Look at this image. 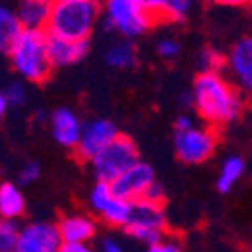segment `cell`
I'll list each match as a JSON object with an SVG mask.
<instances>
[{
    "label": "cell",
    "instance_id": "2e32d148",
    "mask_svg": "<svg viewBox=\"0 0 252 252\" xmlns=\"http://www.w3.org/2000/svg\"><path fill=\"white\" fill-rule=\"evenodd\" d=\"M51 0L49 2H20L16 16L25 31H45L49 23Z\"/></svg>",
    "mask_w": 252,
    "mask_h": 252
},
{
    "label": "cell",
    "instance_id": "cb8c5ba5",
    "mask_svg": "<svg viewBox=\"0 0 252 252\" xmlns=\"http://www.w3.org/2000/svg\"><path fill=\"white\" fill-rule=\"evenodd\" d=\"M192 0H167V23H184L190 14Z\"/></svg>",
    "mask_w": 252,
    "mask_h": 252
},
{
    "label": "cell",
    "instance_id": "ac0fdd59",
    "mask_svg": "<svg viewBox=\"0 0 252 252\" xmlns=\"http://www.w3.org/2000/svg\"><path fill=\"white\" fill-rule=\"evenodd\" d=\"M244 170H246V163L240 156L226 158L220 165V174H218V180H216V190L220 194H228L240 182V178L244 176Z\"/></svg>",
    "mask_w": 252,
    "mask_h": 252
},
{
    "label": "cell",
    "instance_id": "7a4b0ae2",
    "mask_svg": "<svg viewBox=\"0 0 252 252\" xmlns=\"http://www.w3.org/2000/svg\"><path fill=\"white\" fill-rule=\"evenodd\" d=\"M99 0H51V12L45 32L57 38L89 40L101 16Z\"/></svg>",
    "mask_w": 252,
    "mask_h": 252
},
{
    "label": "cell",
    "instance_id": "7c38bea8",
    "mask_svg": "<svg viewBox=\"0 0 252 252\" xmlns=\"http://www.w3.org/2000/svg\"><path fill=\"white\" fill-rule=\"evenodd\" d=\"M228 71L232 73L236 87L252 93V36H242L226 55Z\"/></svg>",
    "mask_w": 252,
    "mask_h": 252
},
{
    "label": "cell",
    "instance_id": "8fae6325",
    "mask_svg": "<svg viewBox=\"0 0 252 252\" xmlns=\"http://www.w3.org/2000/svg\"><path fill=\"white\" fill-rule=\"evenodd\" d=\"M49 127L53 139L65 150H77L83 133V121L69 107H59L49 113Z\"/></svg>",
    "mask_w": 252,
    "mask_h": 252
},
{
    "label": "cell",
    "instance_id": "f1b7e54d",
    "mask_svg": "<svg viewBox=\"0 0 252 252\" xmlns=\"http://www.w3.org/2000/svg\"><path fill=\"white\" fill-rule=\"evenodd\" d=\"M148 252H186V250H184V244L176 236H163L159 242L150 244Z\"/></svg>",
    "mask_w": 252,
    "mask_h": 252
},
{
    "label": "cell",
    "instance_id": "7402d4cb",
    "mask_svg": "<svg viewBox=\"0 0 252 252\" xmlns=\"http://www.w3.org/2000/svg\"><path fill=\"white\" fill-rule=\"evenodd\" d=\"M20 226L16 220L0 218V252H14Z\"/></svg>",
    "mask_w": 252,
    "mask_h": 252
},
{
    "label": "cell",
    "instance_id": "d6a6232c",
    "mask_svg": "<svg viewBox=\"0 0 252 252\" xmlns=\"http://www.w3.org/2000/svg\"><path fill=\"white\" fill-rule=\"evenodd\" d=\"M61 252H93L89 244H63Z\"/></svg>",
    "mask_w": 252,
    "mask_h": 252
},
{
    "label": "cell",
    "instance_id": "9a60e30c",
    "mask_svg": "<svg viewBox=\"0 0 252 252\" xmlns=\"http://www.w3.org/2000/svg\"><path fill=\"white\" fill-rule=\"evenodd\" d=\"M27 212V200L16 182H0V218L18 220Z\"/></svg>",
    "mask_w": 252,
    "mask_h": 252
},
{
    "label": "cell",
    "instance_id": "6da1fadb",
    "mask_svg": "<svg viewBox=\"0 0 252 252\" xmlns=\"http://www.w3.org/2000/svg\"><path fill=\"white\" fill-rule=\"evenodd\" d=\"M192 105L210 127L236 121L244 111V101L236 85L222 73L200 71L192 83Z\"/></svg>",
    "mask_w": 252,
    "mask_h": 252
},
{
    "label": "cell",
    "instance_id": "836d02e7",
    "mask_svg": "<svg viewBox=\"0 0 252 252\" xmlns=\"http://www.w3.org/2000/svg\"><path fill=\"white\" fill-rule=\"evenodd\" d=\"M218 4H222V6H246L248 0H218Z\"/></svg>",
    "mask_w": 252,
    "mask_h": 252
},
{
    "label": "cell",
    "instance_id": "d6986e66",
    "mask_svg": "<svg viewBox=\"0 0 252 252\" xmlns=\"http://www.w3.org/2000/svg\"><path fill=\"white\" fill-rule=\"evenodd\" d=\"M20 31H23V27L18 23L16 10H10L8 6L0 4V53H8Z\"/></svg>",
    "mask_w": 252,
    "mask_h": 252
},
{
    "label": "cell",
    "instance_id": "e575fe53",
    "mask_svg": "<svg viewBox=\"0 0 252 252\" xmlns=\"http://www.w3.org/2000/svg\"><path fill=\"white\" fill-rule=\"evenodd\" d=\"M10 107H8V103H6V97H4V93H0V121L4 119V115H6V111H8Z\"/></svg>",
    "mask_w": 252,
    "mask_h": 252
},
{
    "label": "cell",
    "instance_id": "8d00e7d4",
    "mask_svg": "<svg viewBox=\"0 0 252 252\" xmlns=\"http://www.w3.org/2000/svg\"><path fill=\"white\" fill-rule=\"evenodd\" d=\"M20 2H49V0H20Z\"/></svg>",
    "mask_w": 252,
    "mask_h": 252
},
{
    "label": "cell",
    "instance_id": "74e56055",
    "mask_svg": "<svg viewBox=\"0 0 252 252\" xmlns=\"http://www.w3.org/2000/svg\"><path fill=\"white\" fill-rule=\"evenodd\" d=\"M204 2H208V4H218V0H204Z\"/></svg>",
    "mask_w": 252,
    "mask_h": 252
},
{
    "label": "cell",
    "instance_id": "1f68e13d",
    "mask_svg": "<svg viewBox=\"0 0 252 252\" xmlns=\"http://www.w3.org/2000/svg\"><path fill=\"white\" fill-rule=\"evenodd\" d=\"M103 252H125V248L113 238H105L103 240Z\"/></svg>",
    "mask_w": 252,
    "mask_h": 252
},
{
    "label": "cell",
    "instance_id": "f546056e",
    "mask_svg": "<svg viewBox=\"0 0 252 252\" xmlns=\"http://www.w3.org/2000/svg\"><path fill=\"white\" fill-rule=\"evenodd\" d=\"M141 200H150V202H156V204H165V190H163V186L159 182H154Z\"/></svg>",
    "mask_w": 252,
    "mask_h": 252
},
{
    "label": "cell",
    "instance_id": "5bb4252c",
    "mask_svg": "<svg viewBox=\"0 0 252 252\" xmlns=\"http://www.w3.org/2000/svg\"><path fill=\"white\" fill-rule=\"evenodd\" d=\"M89 53V40H81V43H73V40L65 38H57L47 34V55L53 69H63V67H71L81 59H85Z\"/></svg>",
    "mask_w": 252,
    "mask_h": 252
},
{
    "label": "cell",
    "instance_id": "44dd1931",
    "mask_svg": "<svg viewBox=\"0 0 252 252\" xmlns=\"http://www.w3.org/2000/svg\"><path fill=\"white\" fill-rule=\"evenodd\" d=\"M115 198L113 190H111V184H105V182H97L91 192H89V206L93 210V214L101 216V212L105 210V206H107L111 200Z\"/></svg>",
    "mask_w": 252,
    "mask_h": 252
},
{
    "label": "cell",
    "instance_id": "484cf974",
    "mask_svg": "<svg viewBox=\"0 0 252 252\" xmlns=\"http://www.w3.org/2000/svg\"><path fill=\"white\" fill-rule=\"evenodd\" d=\"M156 23H167V0H137Z\"/></svg>",
    "mask_w": 252,
    "mask_h": 252
},
{
    "label": "cell",
    "instance_id": "f35d334b",
    "mask_svg": "<svg viewBox=\"0 0 252 252\" xmlns=\"http://www.w3.org/2000/svg\"><path fill=\"white\" fill-rule=\"evenodd\" d=\"M248 4H250V6H252V0H248Z\"/></svg>",
    "mask_w": 252,
    "mask_h": 252
},
{
    "label": "cell",
    "instance_id": "9c48e42d",
    "mask_svg": "<svg viewBox=\"0 0 252 252\" xmlns=\"http://www.w3.org/2000/svg\"><path fill=\"white\" fill-rule=\"evenodd\" d=\"M63 238L53 222H29L20 226L14 252H61Z\"/></svg>",
    "mask_w": 252,
    "mask_h": 252
},
{
    "label": "cell",
    "instance_id": "d4e9b609",
    "mask_svg": "<svg viewBox=\"0 0 252 252\" xmlns=\"http://www.w3.org/2000/svg\"><path fill=\"white\" fill-rule=\"evenodd\" d=\"M4 97H6V103L8 107L14 109V107H23L29 99V93H27V87L23 83H10L4 91Z\"/></svg>",
    "mask_w": 252,
    "mask_h": 252
},
{
    "label": "cell",
    "instance_id": "277c9868",
    "mask_svg": "<svg viewBox=\"0 0 252 252\" xmlns=\"http://www.w3.org/2000/svg\"><path fill=\"white\" fill-rule=\"evenodd\" d=\"M103 12V29L107 32H119L123 38L141 36L158 25L137 0H105Z\"/></svg>",
    "mask_w": 252,
    "mask_h": 252
},
{
    "label": "cell",
    "instance_id": "4fadbf2b",
    "mask_svg": "<svg viewBox=\"0 0 252 252\" xmlns=\"http://www.w3.org/2000/svg\"><path fill=\"white\" fill-rule=\"evenodd\" d=\"M57 226H59L63 244H89V240L97 234L95 218L83 212L63 214Z\"/></svg>",
    "mask_w": 252,
    "mask_h": 252
},
{
    "label": "cell",
    "instance_id": "ffe728a7",
    "mask_svg": "<svg viewBox=\"0 0 252 252\" xmlns=\"http://www.w3.org/2000/svg\"><path fill=\"white\" fill-rule=\"evenodd\" d=\"M129 210H131V202L121 200L115 196L107 206H105V210L101 212L99 218L113 228H125V224L129 220Z\"/></svg>",
    "mask_w": 252,
    "mask_h": 252
},
{
    "label": "cell",
    "instance_id": "4dcf8cb0",
    "mask_svg": "<svg viewBox=\"0 0 252 252\" xmlns=\"http://www.w3.org/2000/svg\"><path fill=\"white\" fill-rule=\"evenodd\" d=\"M192 127H194V121H192L190 115H180V117L176 119V123H174L176 133H178V131H188V129H192Z\"/></svg>",
    "mask_w": 252,
    "mask_h": 252
},
{
    "label": "cell",
    "instance_id": "d590c367",
    "mask_svg": "<svg viewBox=\"0 0 252 252\" xmlns=\"http://www.w3.org/2000/svg\"><path fill=\"white\" fill-rule=\"evenodd\" d=\"M36 119L38 121H49V115L45 111H36Z\"/></svg>",
    "mask_w": 252,
    "mask_h": 252
},
{
    "label": "cell",
    "instance_id": "4316f807",
    "mask_svg": "<svg viewBox=\"0 0 252 252\" xmlns=\"http://www.w3.org/2000/svg\"><path fill=\"white\" fill-rule=\"evenodd\" d=\"M40 178V163L38 161H27L23 163V167L18 170L16 176V184L18 186H31Z\"/></svg>",
    "mask_w": 252,
    "mask_h": 252
},
{
    "label": "cell",
    "instance_id": "30bf717a",
    "mask_svg": "<svg viewBox=\"0 0 252 252\" xmlns=\"http://www.w3.org/2000/svg\"><path fill=\"white\" fill-rule=\"evenodd\" d=\"M158 182L156 180V172L148 161H137L135 165H131L127 172L121 174L113 184L111 190L117 198L127 200V202H135L141 200L145 196V192L150 190V186Z\"/></svg>",
    "mask_w": 252,
    "mask_h": 252
},
{
    "label": "cell",
    "instance_id": "5b68a950",
    "mask_svg": "<svg viewBox=\"0 0 252 252\" xmlns=\"http://www.w3.org/2000/svg\"><path fill=\"white\" fill-rule=\"evenodd\" d=\"M137 161H139L137 143L129 135L119 133L115 141H111L107 148L91 159V167L97 182L113 184L121 174H125Z\"/></svg>",
    "mask_w": 252,
    "mask_h": 252
},
{
    "label": "cell",
    "instance_id": "52a82bcc",
    "mask_svg": "<svg viewBox=\"0 0 252 252\" xmlns=\"http://www.w3.org/2000/svg\"><path fill=\"white\" fill-rule=\"evenodd\" d=\"M218 148V129L210 125H194L188 131L174 135V150L180 161L188 165H198L208 161Z\"/></svg>",
    "mask_w": 252,
    "mask_h": 252
},
{
    "label": "cell",
    "instance_id": "e0dca14e",
    "mask_svg": "<svg viewBox=\"0 0 252 252\" xmlns=\"http://www.w3.org/2000/svg\"><path fill=\"white\" fill-rule=\"evenodd\" d=\"M105 63L111 69H133L137 65V47L131 38H121L105 51Z\"/></svg>",
    "mask_w": 252,
    "mask_h": 252
},
{
    "label": "cell",
    "instance_id": "3957f363",
    "mask_svg": "<svg viewBox=\"0 0 252 252\" xmlns=\"http://www.w3.org/2000/svg\"><path fill=\"white\" fill-rule=\"evenodd\" d=\"M8 61L12 69L29 83H45L51 73L53 65L47 55V32L45 31H20L14 43L8 49Z\"/></svg>",
    "mask_w": 252,
    "mask_h": 252
},
{
    "label": "cell",
    "instance_id": "ba28073f",
    "mask_svg": "<svg viewBox=\"0 0 252 252\" xmlns=\"http://www.w3.org/2000/svg\"><path fill=\"white\" fill-rule=\"evenodd\" d=\"M117 137H119V129L111 119L97 117V119L83 123V133L75 150V158L81 163H91V159Z\"/></svg>",
    "mask_w": 252,
    "mask_h": 252
},
{
    "label": "cell",
    "instance_id": "8992f818",
    "mask_svg": "<svg viewBox=\"0 0 252 252\" xmlns=\"http://www.w3.org/2000/svg\"><path fill=\"white\" fill-rule=\"evenodd\" d=\"M123 230L131 238L148 246L159 242L165 236V230H167V216H165L163 204H156L150 200L131 202L129 220Z\"/></svg>",
    "mask_w": 252,
    "mask_h": 252
},
{
    "label": "cell",
    "instance_id": "83f0119b",
    "mask_svg": "<svg viewBox=\"0 0 252 252\" xmlns=\"http://www.w3.org/2000/svg\"><path fill=\"white\" fill-rule=\"evenodd\" d=\"M180 53H182V45H180L178 38L167 36V38H161L158 43V55L163 61H174V59L180 57Z\"/></svg>",
    "mask_w": 252,
    "mask_h": 252
},
{
    "label": "cell",
    "instance_id": "603a6c76",
    "mask_svg": "<svg viewBox=\"0 0 252 252\" xmlns=\"http://www.w3.org/2000/svg\"><path fill=\"white\" fill-rule=\"evenodd\" d=\"M228 67V59L216 49H204L200 53V69L210 73H222Z\"/></svg>",
    "mask_w": 252,
    "mask_h": 252
}]
</instances>
